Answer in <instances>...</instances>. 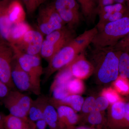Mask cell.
Instances as JSON below:
<instances>
[{"label":"cell","instance_id":"cell-21","mask_svg":"<svg viewBox=\"0 0 129 129\" xmlns=\"http://www.w3.org/2000/svg\"><path fill=\"white\" fill-rule=\"evenodd\" d=\"M80 5L83 15L87 21L92 22L97 13L98 0H77Z\"/></svg>","mask_w":129,"mask_h":129},{"label":"cell","instance_id":"cell-16","mask_svg":"<svg viewBox=\"0 0 129 129\" xmlns=\"http://www.w3.org/2000/svg\"><path fill=\"white\" fill-rule=\"evenodd\" d=\"M21 1L11 0L8 7L9 20L12 25L25 21V12Z\"/></svg>","mask_w":129,"mask_h":129},{"label":"cell","instance_id":"cell-3","mask_svg":"<svg viewBox=\"0 0 129 129\" xmlns=\"http://www.w3.org/2000/svg\"><path fill=\"white\" fill-rule=\"evenodd\" d=\"M129 32V16H126L97 29L91 44L94 48L113 47Z\"/></svg>","mask_w":129,"mask_h":129},{"label":"cell","instance_id":"cell-1","mask_svg":"<svg viewBox=\"0 0 129 129\" xmlns=\"http://www.w3.org/2000/svg\"><path fill=\"white\" fill-rule=\"evenodd\" d=\"M97 32L96 27L85 30L58 51L48 62L44 70V82H46L55 72L69 65L77 56L83 52L91 44Z\"/></svg>","mask_w":129,"mask_h":129},{"label":"cell","instance_id":"cell-20","mask_svg":"<svg viewBox=\"0 0 129 129\" xmlns=\"http://www.w3.org/2000/svg\"><path fill=\"white\" fill-rule=\"evenodd\" d=\"M32 122L28 118H22L9 114L5 116L4 127L5 129H23Z\"/></svg>","mask_w":129,"mask_h":129},{"label":"cell","instance_id":"cell-27","mask_svg":"<svg viewBox=\"0 0 129 129\" xmlns=\"http://www.w3.org/2000/svg\"><path fill=\"white\" fill-rule=\"evenodd\" d=\"M123 7L122 4L115 3V4L106 6L98 10L97 14L99 16L102 15H109L116 12L123 11Z\"/></svg>","mask_w":129,"mask_h":129},{"label":"cell","instance_id":"cell-10","mask_svg":"<svg viewBox=\"0 0 129 129\" xmlns=\"http://www.w3.org/2000/svg\"><path fill=\"white\" fill-rule=\"evenodd\" d=\"M109 124L112 129H129V103L120 101L112 104Z\"/></svg>","mask_w":129,"mask_h":129},{"label":"cell","instance_id":"cell-7","mask_svg":"<svg viewBox=\"0 0 129 129\" xmlns=\"http://www.w3.org/2000/svg\"><path fill=\"white\" fill-rule=\"evenodd\" d=\"M52 3L67 26L74 29L78 25L80 15L76 0H55Z\"/></svg>","mask_w":129,"mask_h":129},{"label":"cell","instance_id":"cell-41","mask_svg":"<svg viewBox=\"0 0 129 129\" xmlns=\"http://www.w3.org/2000/svg\"><path fill=\"white\" fill-rule=\"evenodd\" d=\"M0 39H1V38H0Z\"/></svg>","mask_w":129,"mask_h":129},{"label":"cell","instance_id":"cell-26","mask_svg":"<svg viewBox=\"0 0 129 129\" xmlns=\"http://www.w3.org/2000/svg\"><path fill=\"white\" fill-rule=\"evenodd\" d=\"M88 123L92 125H100L103 123L104 117L102 112L93 109L88 114L87 117Z\"/></svg>","mask_w":129,"mask_h":129},{"label":"cell","instance_id":"cell-30","mask_svg":"<svg viewBox=\"0 0 129 129\" xmlns=\"http://www.w3.org/2000/svg\"><path fill=\"white\" fill-rule=\"evenodd\" d=\"M95 99L93 96L87 98L85 101L82 106L81 111L83 113L88 114L94 108Z\"/></svg>","mask_w":129,"mask_h":129},{"label":"cell","instance_id":"cell-36","mask_svg":"<svg viewBox=\"0 0 129 129\" xmlns=\"http://www.w3.org/2000/svg\"><path fill=\"white\" fill-rule=\"evenodd\" d=\"M5 115L0 113V127L2 129H5L4 120Z\"/></svg>","mask_w":129,"mask_h":129},{"label":"cell","instance_id":"cell-38","mask_svg":"<svg viewBox=\"0 0 129 129\" xmlns=\"http://www.w3.org/2000/svg\"><path fill=\"white\" fill-rule=\"evenodd\" d=\"M46 0H38V2H39V6L45 2Z\"/></svg>","mask_w":129,"mask_h":129},{"label":"cell","instance_id":"cell-6","mask_svg":"<svg viewBox=\"0 0 129 129\" xmlns=\"http://www.w3.org/2000/svg\"><path fill=\"white\" fill-rule=\"evenodd\" d=\"M33 101L29 96L14 89L11 90L3 99L2 104L9 111L10 114L22 118H27Z\"/></svg>","mask_w":129,"mask_h":129},{"label":"cell","instance_id":"cell-18","mask_svg":"<svg viewBox=\"0 0 129 129\" xmlns=\"http://www.w3.org/2000/svg\"><path fill=\"white\" fill-rule=\"evenodd\" d=\"M32 29L25 21L13 24L10 31L8 43L10 45H16L26 32Z\"/></svg>","mask_w":129,"mask_h":129},{"label":"cell","instance_id":"cell-23","mask_svg":"<svg viewBox=\"0 0 129 129\" xmlns=\"http://www.w3.org/2000/svg\"><path fill=\"white\" fill-rule=\"evenodd\" d=\"M22 53L29 63L37 78L41 81V76L44 74V70L42 65L40 56L32 55Z\"/></svg>","mask_w":129,"mask_h":129},{"label":"cell","instance_id":"cell-15","mask_svg":"<svg viewBox=\"0 0 129 129\" xmlns=\"http://www.w3.org/2000/svg\"><path fill=\"white\" fill-rule=\"evenodd\" d=\"M49 100V98L40 95L33 100L28 114V118L33 122L43 119V113L46 105Z\"/></svg>","mask_w":129,"mask_h":129},{"label":"cell","instance_id":"cell-14","mask_svg":"<svg viewBox=\"0 0 129 129\" xmlns=\"http://www.w3.org/2000/svg\"><path fill=\"white\" fill-rule=\"evenodd\" d=\"M11 0H0V38L8 43L10 31L12 26L8 15V9Z\"/></svg>","mask_w":129,"mask_h":129},{"label":"cell","instance_id":"cell-22","mask_svg":"<svg viewBox=\"0 0 129 129\" xmlns=\"http://www.w3.org/2000/svg\"><path fill=\"white\" fill-rule=\"evenodd\" d=\"M74 78L72 74L69 65L64 67L57 74L50 87V90L58 86L67 85Z\"/></svg>","mask_w":129,"mask_h":129},{"label":"cell","instance_id":"cell-31","mask_svg":"<svg viewBox=\"0 0 129 129\" xmlns=\"http://www.w3.org/2000/svg\"><path fill=\"white\" fill-rule=\"evenodd\" d=\"M109 104L108 101L104 96L102 95L98 97L95 99L94 109L100 112H103L108 107Z\"/></svg>","mask_w":129,"mask_h":129},{"label":"cell","instance_id":"cell-37","mask_svg":"<svg viewBox=\"0 0 129 129\" xmlns=\"http://www.w3.org/2000/svg\"><path fill=\"white\" fill-rule=\"evenodd\" d=\"M125 1V0H113L114 2L116 3H120L121 4L124 2Z\"/></svg>","mask_w":129,"mask_h":129},{"label":"cell","instance_id":"cell-9","mask_svg":"<svg viewBox=\"0 0 129 129\" xmlns=\"http://www.w3.org/2000/svg\"><path fill=\"white\" fill-rule=\"evenodd\" d=\"M43 36L39 30L32 28L26 32L16 45H13L25 54L40 56L41 50L44 40Z\"/></svg>","mask_w":129,"mask_h":129},{"label":"cell","instance_id":"cell-40","mask_svg":"<svg viewBox=\"0 0 129 129\" xmlns=\"http://www.w3.org/2000/svg\"><path fill=\"white\" fill-rule=\"evenodd\" d=\"M19 1H22V0H19Z\"/></svg>","mask_w":129,"mask_h":129},{"label":"cell","instance_id":"cell-29","mask_svg":"<svg viewBox=\"0 0 129 129\" xmlns=\"http://www.w3.org/2000/svg\"><path fill=\"white\" fill-rule=\"evenodd\" d=\"M102 95L104 96L111 104L120 101L117 92L112 88H108L104 89L103 91Z\"/></svg>","mask_w":129,"mask_h":129},{"label":"cell","instance_id":"cell-25","mask_svg":"<svg viewBox=\"0 0 129 129\" xmlns=\"http://www.w3.org/2000/svg\"><path fill=\"white\" fill-rule=\"evenodd\" d=\"M67 86L70 95L79 94L83 92L84 88V84L81 80L75 78L70 81Z\"/></svg>","mask_w":129,"mask_h":129},{"label":"cell","instance_id":"cell-32","mask_svg":"<svg viewBox=\"0 0 129 129\" xmlns=\"http://www.w3.org/2000/svg\"><path fill=\"white\" fill-rule=\"evenodd\" d=\"M25 5L28 14H32L39 6L38 0H22Z\"/></svg>","mask_w":129,"mask_h":129},{"label":"cell","instance_id":"cell-5","mask_svg":"<svg viewBox=\"0 0 129 129\" xmlns=\"http://www.w3.org/2000/svg\"><path fill=\"white\" fill-rule=\"evenodd\" d=\"M37 23L38 30L43 35H47L66 25L52 3L44 6L40 9Z\"/></svg>","mask_w":129,"mask_h":129},{"label":"cell","instance_id":"cell-33","mask_svg":"<svg viewBox=\"0 0 129 129\" xmlns=\"http://www.w3.org/2000/svg\"><path fill=\"white\" fill-rule=\"evenodd\" d=\"M12 90L0 79V105H2V102Z\"/></svg>","mask_w":129,"mask_h":129},{"label":"cell","instance_id":"cell-39","mask_svg":"<svg viewBox=\"0 0 129 129\" xmlns=\"http://www.w3.org/2000/svg\"><path fill=\"white\" fill-rule=\"evenodd\" d=\"M0 129H2L1 128V127H0Z\"/></svg>","mask_w":129,"mask_h":129},{"label":"cell","instance_id":"cell-4","mask_svg":"<svg viewBox=\"0 0 129 129\" xmlns=\"http://www.w3.org/2000/svg\"><path fill=\"white\" fill-rule=\"evenodd\" d=\"M75 37L74 29L67 25L46 35L42 46L40 56L48 62L58 51Z\"/></svg>","mask_w":129,"mask_h":129},{"label":"cell","instance_id":"cell-8","mask_svg":"<svg viewBox=\"0 0 129 129\" xmlns=\"http://www.w3.org/2000/svg\"><path fill=\"white\" fill-rule=\"evenodd\" d=\"M14 53L9 43L0 39V79L11 89L15 88L12 81V64Z\"/></svg>","mask_w":129,"mask_h":129},{"label":"cell","instance_id":"cell-35","mask_svg":"<svg viewBox=\"0 0 129 129\" xmlns=\"http://www.w3.org/2000/svg\"><path fill=\"white\" fill-rule=\"evenodd\" d=\"M36 127L38 129H46L47 124L44 119H42L36 122Z\"/></svg>","mask_w":129,"mask_h":129},{"label":"cell","instance_id":"cell-17","mask_svg":"<svg viewBox=\"0 0 129 129\" xmlns=\"http://www.w3.org/2000/svg\"><path fill=\"white\" fill-rule=\"evenodd\" d=\"M43 119L50 129H61L56 109L50 101V98L45 107Z\"/></svg>","mask_w":129,"mask_h":129},{"label":"cell","instance_id":"cell-24","mask_svg":"<svg viewBox=\"0 0 129 129\" xmlns=\"http://www.w3.org/2000/svg\"><path fill=\"white\" fill-rule=\"evenodd\" d=\"M119 51V73L122 78L129 79V52Z\"/></svg>","mask_w":129,"mask_h":129},{"label":"cell","instance_id":"cell-2","mask_svg":"<svg viewBox=\"0 0 129 129\" xmlns=\"http://www.w3.org/2000/svg\"><path fill=\"white\" fill-rule=\"evenodd\" d=\"M92 63L98 78L107 84L115 81L119 76V51L113 47L94 48Z\"/></svg>","mask_w":129,"mask_h":129},{"label":"cell","instance_id":"cell-28","mask_svg":"<svg viewBox=\"0 0 129 129\" xmlns=\"http://www.w3.org/2000/svg\"><path fill=\"white\" fill-rule=\"evenodd\" d=\"M128 80L119 76L114 81V86L116 90L123 94L129 93V83Z\"/></svg>","mask_w":129,"mask_h":129},{"label":"cell","instance_id":"cell-13","mask_svg":"<svg viewBox=\"0 0 129 129\" xmlns=\"http://www.w3.org/2000/svg\"><path fill=\"white\" fill-rule=\"evenodd\" d=\"M55 107L57 111L61 129L69 128L78 123L79 117L72 108L63 105Z\"/></svg>","mask_w":129,"mask_h":129},{"label":"cell","instance_id":"cell-12","mask_svg":"<svg viewBox=\"0 0 129 129\" xmlns=\"http://www.w3.org/2000/svg\"><path fill=\"white\" fill-rule=\"evenodd\" d=\"M74 78L82 79L88 77L94 72V68L83 55V52L78 55L69 64Z\"/></svg>","mask_w":129,"mask_h":129},{"label":"cell","instance_id":"cell-11","mask_svg":"<svg viewBox=\"0 0 129 129\" xmlns=\"http://www.w3.org/2000/svg\"><path fill=\"white\" fill-rule=\"evenodd\" d=\"M11 76L15 88L18 90L22 92H31L37 95L41 94L33 84L28 75L21 68L15 57L12 64Z\"/></svg>","mask_w":129,"mask_h":129},{"label":"cell","instance_id":"cell-34","mask_svg":"<svg viewBox=\"0 0 129 129\" xmlns=\"http://www.w3.org/2000/svg\"><path fill=\"white\" fill-rule=\"evenodd\" d=\"M113 0H98V6L97 11L102 8L113 4Z\"/></svg>","mask_w":129,"mask_h":129},{"label":"cell","instance_id":"cell-19","mask_svg":"<svg viewBox=\"0 0 129 129\" xmlns=\"http://www.w3.org/2000/svg\"><path fill=\"white\" fill-rule=\"evenodd\" d=\"M84 101L83 97L80 95L71 94L60 101L56 102H50L54 107L58 105H65L72 108L75 112H79L81 111Z\"/></svg>","mask_w":129,"mask_h":129}]
</instances>
